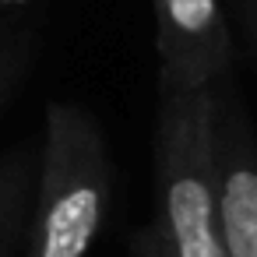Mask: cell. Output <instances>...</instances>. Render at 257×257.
<instances>
[{"instance_id":"cell-1","label":"cell","mask_w":257,"mask_h":257,"mask_svg":"<svg viewBox=\"0 0 257 257\" xmlns=\"http://www.w3.org/2000/svg\"><path fill=\"white\" fill-rule=\"evenodd\" d=\"M109 183V152L95 116L74 102H50L29 257H88L102 229Z\"/></svg>"},{"instance_id":"cell-8","label":"cell","mask_w":257,"mask_h":257,"mask_svg":"<svg viewBox=\"0 0 257 257\" xmlns=\"http://www.w3.org/2000/svg\"><path fill=\"white\" fill-rule=\"evenodd\" d=\"M243 25H246V39L257 53V0H243Z\"/></svg>"},{"instance_id":"cell-9","label":"cell","mask_w":257,"mask_h":257,"mask_svg":"<svg viewBox=\"0 0 257 257\" xmlns=\"http://www.w3.org/2000/svg\"><path fill=\"white\" fill-rule=\"evenodd\" d=\"M22 4H32V0H0V8H22Z\"/></svg>"},{"instance_id":"cell-2","label":"cell","mask_w":257,"mask_h":257,"mask_svg":"<svg viewBox=\"0 0 257 257\" xmlns=\"http://www.w3.org/2000/svg\"><path fill=\"white\" fill-rule=\"evenodd\" d=\"M215 88L159 92L155 232L162 236L169 257H225L215 190Z\"/></svg>"},{"instance_id":"cell-6","label":"cell","mask_w":257,"mask_h":257,"mask_svg":"<svg viewBox=\"0 0 257 257\" xmlns=\"http://www.w3.org/2000/svg\"><path fill=\"white\" fill-rule=\"evenodd\" d=\"M32 187H36V173L29 152H15L11 159L0 162V253L11 246V239L25 222Z\"/></svg>"},{"instance_id":"cell-7","label":"cell","mask_w":257,"mask_h":257,"mask_svg":"<svg viewBox=\"0 0 257 257\" xmlns=\"http://www.w3.org/2000/svg\"><path fill=\"white\" fill-rule=\"evenodd\" d=\"M134 257H169V250H166L162 236L155 232V225H148L134 236Z\"/></svg>"},{"instance_id":"cell-3","label":"cell","mask_w":257,"mask_h":257,"mask_svg":"<svg viewBox=\"0 0 257 257\" xmlns=\"http://www.w3.org/2000/svg\"><path fill=\"white\" fill-rule=\"evenodd\" d=\"M159 92L215 88L229 74V29L218 0H152Z\"/></svg>"},{"instance_id":"cell-4","label":"cell","mask_w":257,"mask_h":257,"mask_svg":"<svg viewBox=\"0 0 257 257\" xmlns=\"http://www.w3.org/2000/svg\"><path fill=\"white\" fill-rule=\"evenodd\" d=\"M215 102V190H218V236L225 257H257V138L229 92L218 81Z\"/></svg>"},{"instance_id":"cell-5","label":"cell","mask_w":257,"mask_h":257,"mask_svg":"<svg viewBox=\"0 0 257 257\" xmlns=\"http://www.w3.org/2000/svg\"><path fill=\"white\" fill-rule=\"evenodd\" d=\"M39 53V18L4 15L0 18V113L22 92Z\"/></svg>"}]
</instances>
